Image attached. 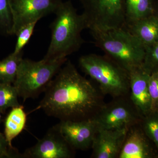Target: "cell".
<instances>
[{"label":"cell","instance_id":"1","mask_svg":"<svg viewBox=\"0 0 158 158\" xmlns=\"http://www.w3.org/2000/svg\"><path fill=\"white\" fill-rule=\"evenodd\" d=\"M37 109L60 121L93 118L103 106L96 88L67 60L49 84Z\"/></svg>","mask_w":158,"mask_h":158},{"label":"cell","instance_id":"2","mask_svg":"<svg viewBox=\"0 0 158 158\" xmlns=\"http://www.w3.org/2000/svg\"><path fill=\"white\" fill-rule=\"evenodd\" d=\"M54 14L51 41L43 58L51 61L67 59L77 52L85 43L82 31L88 29L84 15L78 13L70 1H62Z\"/></svg>","mask_w":158,"mask_h":158},{"label":"cell","instance_id":"3","mask_svg":"<svg viewBox=\"0 0 158 158\" xmlns=\"http://www.w3.org/2000/svg\"><path fill=\"white\" fill-rule=\"evenodd\" d=\"M98 47L128 72L142 66L146 48L124 28L90 31Z\"/></svg>","mask_w":158,"mask_h":158},{"label":"cell","instance_id":"4","mask_svg":"<svg viewBox=\"0 0 158 158\" xmlns=\"http://www.w3.org/2000/svg\"><path fill=\"white\" fill-rule=\"evenodd\" d=\"M79 63L82 70L97 82L104 94L116 98L129 91V73L106 55H84L80 57Z\"/></svg>","mask_w":158,"mask_h":158},{"label":"cell","instance_id":"5","mask_svg":"<svg viewBox=\"0 0 158 158\" xmlns=\"http://www.w3.org/2000/svg\"><path fill=\"white\" fill-rule=\"evenodd\" d=\"M67 60L65 59L51 61L43 59L34 61L23 58L13 84L19 97L24 102L27 99L36 98L44 92Z\"/></svg>","mask_w":158,"mask_h":158},{"label":"cell","instance_id":"6","mask_svg":"<svg viewBox=\"0 0 158 158\" xmlns=\"http://www.w3.org/2000/svg\"><path fill=\"white\" fill-rule=\"evenodd\" d=\"M90 31L125 28L124 0H78Z\"/></svg>","mask_w":158,"mask_h":158},{"label":"cell","instance_id":"7","mask_svg":"<svg viewBox=\"0 0 158 158\" xmlns=\"http://www.w3.org/2000/svg\"><path fill=\"white\" fill-rule=\"evenodd\" d=\"M142 118L134 106L119 100L104 104L92 118L98 129L114 130L128 129L141 122Z\"/></svg>","mask_w":158,"mask_h":158},{"label":"cell","instance_id":"8","mask_svg":"<svg viewBox=\"0 0 158 158\" xmlns=\"http://www.w3.org/2000/svg\"><path fill=\"white\" fill-rule=\"evenodd\" d=\"M12 18L11 35L30 23L55 13L62 0H10Z\"/></svg>","mask_w":158,"mask_h":158},{"label":"cell","instance_id":"9","mask_svg":"<svg viewBox=\"0 0 158 158\" xmlns=\"http://www.w3.org/2000/svg\"><path fill=\"white\" fill-rule=\"evenodd\" d=\"M55 126L73 150H85L91 147L98 130L92 118L82 121H60Z\"/></svg>","mask_w":158,"mask_h":158},{"label":"cell","instance_id":"10","mask_svg":"<svg viewBox=\"0 0 158 158\" xmlns=\"http://www.w3.org/2000/svg\"><path fill=\"white\" fill-rule=\"evenodd\" d=\"M73 150L54 126L22 155L23 158H70Z\"/></svg>","mask_w":158,"mask_h":158},{"label":"cell","instance_id":"11","mask_svg":"<svg viewBox=\"0 0 158 158\" xmlns=\"http://www.w3.org/2000/svg\"><path fill=\"white\" fill-rule=\"evenodd\" d=\"M128 129H98L93 143V156L95 158H115L118 156Z\"/></svg>","mask_w":158,"mask_h":158},{"label":"cell","instance_id":"12","mask_svg":"<svg viewBox=\"0 0 158 158\" xmlns=\"http://www.w3.org/2000/svg\"><path fill=\"white\" fill-rule=\"evenodd\" d=\"M132 104L141 117L151 112V101L148 89L150 74L142 66L128 72Z\"/></svg>","mask_w":158,"mask_h":158},{"label":"cell","instance_id":"13","mask_svg":"<svg viewBox=\"0 0 158 158\" xmlns=\"http://www.w3.org/2000/svg\"><path fill=\"white\" fill-rule=\"evenodd\" d=\"M151 141L145 135L142 128L135 129L127 134L118 155L119 158H153L158 157Z\"/></svg>","mask_w":158,"mask_h":158},{"label":"cell","instance_id":"14","mask_svg":"<svg viewBox=\"0 0 158 158\" xmlns=\"http://www.w3.org/2000/svg\"><path fill=\"white\" fill-rule=\"evenodd\" d=\"M127 30L145 47L158 42V19L154 15L125 26Z\"/></svg>","mask_w":158,"mask_h":158},{"label":"cell","instance_id":"15","mask_svg":"<svg viewBox=\"0 0 158 158\" xmlns=\"http://www.w3.org/2000/svg\"><path fill=\"white\" fill-rule=\"evenodd\" d=\"M157 0H124L125 26L152 15Z\"/></svg>","mask_w":158,"mask_h":158},{"label":"cell","instance_id":"16","mask_svg":"<svg viewBox=\"0 0 158 158\" xmlns=\"http://www.w3.org/2000/svg\"><path fill=\"white\" fill-rule=\"evenodd\" d=\"M27 114L22 106L12 108L5 122L4 135L10 147L12 146V141L22 132L25 127Z\"/></svg>","mask_w":158,"mask_h":158},{"label":"cell","instance_id":"17","mask_svg":"<svg viewBox=\"0 0 158 158\" xmlns=\"http://www.w3.org/2000/svg\"><path fill=\"white\" fill-rule=\"evenodd\" d=\"M23 55V52L18 54L12 52L0 61V83L13 84Z\"/></svg>","mask_w":158,"mask_h":158},{"label":"cell","instance_id":"18","mask_svg":"<svg viewBox=\"0 0 158 158\" xmlns=\"http://www.w3.org/2000/svg\"><path fill=\"white\" fill-rule=\"evenodd\" d=\"M19 97L13 84L0 83V109L3 114L9 108L20 106Z\"/></svg>","mask_w":158,"mask_h":158},{"label":"cell","instance_id":"19","mask_svg":"<svg viewBox=\"0 0 158 158\" xmlns=\"http://www.w3.org/2000/svg\"><path fill=\"white\" fill-rule=\"evenodd\" d=\"M141 123L143 132L154 144L158 153V112L151 111L142 117Z\"/></svg>","mask_w":158,"mask_h":158},{"label":"cell","instance_id":"20","mask_svg":"<svg viewBox=\"0 0 158 158\" xmlns=\"http://www.w3.org/2000/svg\"><path fill=\"white\" fill-rule=\"evenodd\" d=\"M12 27L10 0H0V32L5 35H11Z\"/></svg>","mask_w":158,"mask_h":158},{"label":"cell","instance_id":"21","mask_svg":"<svg viewBox=\"0 0 158 158\" xmlns=\"http://www.w3.org/2000/svg\"><path fill=\"white\" fill-rule=\"evenodd\" d=\"M37 22L30 23L19 29L15 35L17 37L16 44L13 52L19 54L23 52V49L28 43L34 33Z\"/></svg>","mask_w":158,"mask_h":158},{"label":"cell","instance_id":"22","mask_svg":"<svg viewBox=\"0 0 158 158\" xmlns=\"http://www.w3.org/2000/svg\"><path fill=\"white\" fill-rule=\"evenodd\" d=\"M142 67L149 74L158 72V42L146 47Z\"/></svg>","mask_w":158,"mask_h":158},{"label":"cell","instance_id":"23","mask_svg":"<svg viewBox=\"0 0 158 158\" xmlns=\"http://www.w3.org/2000/svg\"><path fill=\"white\" fill-rule=\"evenodd\" d=\"M148 89L151 101V111L158 112V72L150 74Z\"/></svg>","mask_w":158,"mask_h":158},{"label":"cell","instance_id":"24","mask_svg":"<svg viewBox=\"0 0 158 158\" xmlns=\"http://www.w3.org/2000/svg\"><path fill=\"white\" fill-rule=\"evenodd\" d=\"M23 158L16 149L10 147L5 135L0 131V158Z\"/></svg>","mask_w":158,"mask_h":158},{"label":"cell","instance_id":"25","mask_svg":"<svg viewBox=\"0 0 158 158\" xmlns=\"http://www.w3.org/2000/svg\"><path fill=\"white\" fill-rule=\"evenodd\" d=\"M154 15H155L156 17L158 19V1H157L156 4L155 10Z\"/></svg>","mask_w":158,"mask_h":158},{"label":"cell","instance_id":"26","mask_svg":"<svg viewBox=\"0 0 158 158\" xmlns=\"http://www.w3.org/2000/svg\"><path fill=\"white\" fill-rule=\"evenodd\" d=\"M3 114L2 112V110L0 109V123L2 121V114Z\"/></svg>","mask_w":158,"mask_h":158},{"label":"cell","instance_id":"27","mask_svg":"<svg viewBox=\"0 0 158 158\" xmlns=\"http://www.w3.org/2000/svg\"><path fill=\"white\" fill-rule=\"evenodd\" d=\"M157 1H158V0H157Z\"/></svg>","mask_w":158,"mask_h":158}]
</instances>
